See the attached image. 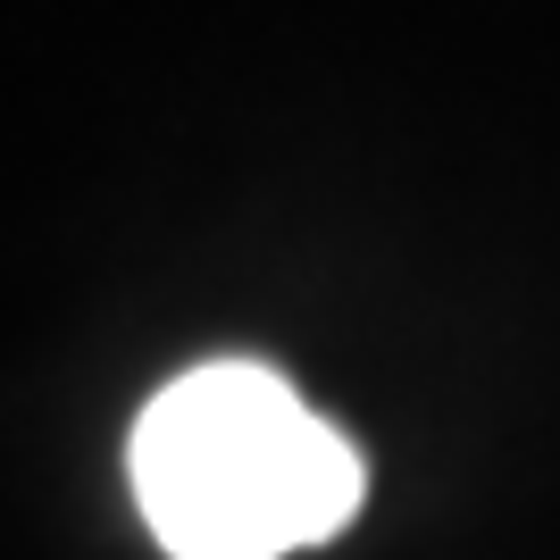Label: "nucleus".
<instances>
[{"label": "nucleus", "instance_id": "f257e3e1", "mask_svg": "<svg viewBox=\"0 0 560 560\" xmlns=\"http://www.w3.org/2000/svg\"><path fill=\"white\" fill-rule=\"evenodd\" d=\"M126 486L167 560H284L343 536L369 468L277 369L201 360L142 401Z\"/></svg>", "mask_w": 560, "mask_h": 560}]
</instances>
